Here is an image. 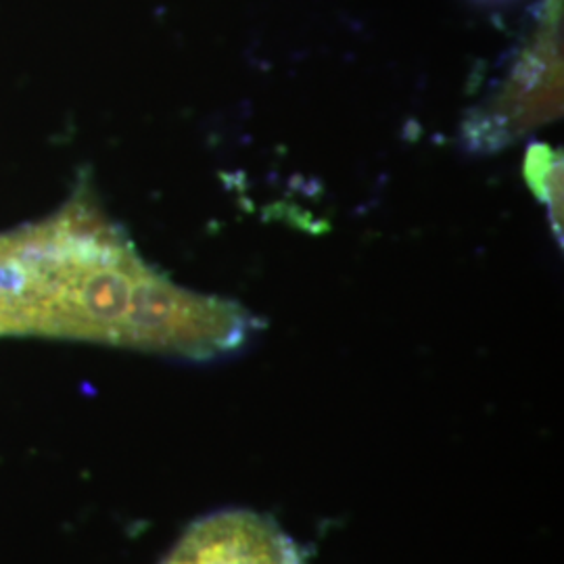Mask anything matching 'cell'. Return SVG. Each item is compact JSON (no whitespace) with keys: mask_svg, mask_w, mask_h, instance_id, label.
Here are the masks:
<instances>
[{"mask_svg":"<svg viewBox=\"0 0 564 564\" xmlns=\"http://www.w3.org/2000/svg\"><path fill=\"white\" fill-rule=\"evenodd\" d=\"M260 328L241 303L184 289L144 262L88 181L48 220L0 235V337L214 360Z\"/></svg>","mask_w":564,"mask_h":564,"instance_id":"1","label":"cell"},{"mask_svg":"<svg viewBox=\"0 0 564 564\" xmlns=\"http://www.w3.org/2000/svg\"><path fill=\"white\" fill-rule=\"evenodd\" d=\"M563 116V4L545 0L538 28L494 93L463 123L475 153H496Z\"/></svg>","mask_w":564,"mask_h":564,"instance_id":"2","label":"cell"},{"mask_svg":"<svg viewBox=\"0 0 564 564\" xmlns=\"http://www.w3.org/2000/svg\"><path fill=\"white\" fill-rule=\"evenodd\" d=\"M162 564H305V558L274 519L223 510L191 524Z\"/></svg>","mask_w":564,"mask_h":564,"instance_id":"3","label":"cell"},{"mask_svg":"<svg viewBox=\"0 0 564 564\" xmlns=\"http://www.w3.org/2000/svg\"><path fill=\"white\" fill-rule=\"evenodd\" d=\"M524 178L550 212V223L563 241V155L547 144H533L524 160Z\"/></svg>","mask_w":564,"mask_h":564,"instance_id":"4","label":"cell"}]
</instances>
